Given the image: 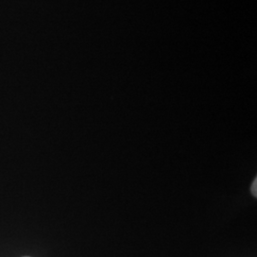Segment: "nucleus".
<instances>
[{
  "mask_svg": "<svg viewBox=\"0 0 257 257\" xmlns=\"http://www.w3.org/2000/svg\"><path fill=\"white\" fill-rule=\"evenodd\" d=\"M251 193L252 195H254L255 197L257 196V178L254 179L253 183L251 185Z\"/></svg>",
  "mask_w": 257,
  "mask_h": 257,
  "instance_id": "1",
  "label": "nucleus"
}]
</instances>
